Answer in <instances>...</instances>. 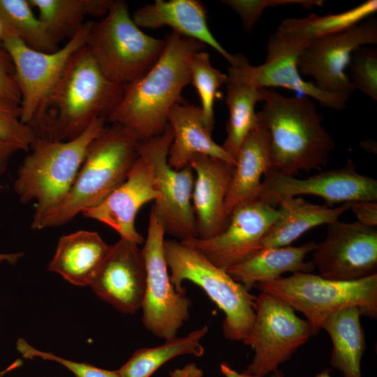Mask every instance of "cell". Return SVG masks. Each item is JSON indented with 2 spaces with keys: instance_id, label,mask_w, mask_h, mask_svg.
<instances>
[{
  "instance_id": "cell-46",
  "label": "cell",
  "mask_w": 377,
  "mask_h": 377,
  "mask_svg": "<svg viewBox=\"0 0 377 377\" xmlns=\"http://www.w3.org/2000/svg\"><path fill=\"white\" fill-rule=\"evenodd\" d=\"M2 36H3V28H2L1 23L0 22V42H1Z\"/></svg>"
},
{
  "instance_id": "cell-21",
  "label": "cell",
  "mask_w": 377,
  "mask_h": 377,
  "mask_svg": "<svg viewBox=\"0 0 377 377\" xmlns=\"http://www.w3.org/2000/svg\"><path fill=\"white\" fill-rule=\"evenodd\" d=\"M132 19L139 28L157 29L168 26L183 36L207 45L230 64L237 55L227 52L212 34L204 5L197 0H156L135 10Z\"/></svg>"
},
{
  "instance_id": "cell-9",
  "label": "cell",
  "mask_w": 377,
  "mask_h": 377,
  "mask_svg": "<svg viewBox=\"0 0 377 377\" xmlns=\"http://www.w3.org/2000/svg\"><path fill=\"white\" fill-rule=\"evenodd\" d=\"M172 140L173 131L168 124L160 135L138 142V151L150 169L159 194L151 211L165 234L182 241L198 237L192 206L195 175L190 166L177 170L168 165Z\"/></svg>"
},
{
  "instance_id": "cell-19",
  "label": "cell",
  "mask_w": 377,
  "mask_h": 377,
  "mask_svg": "<svg viewBox=\"0 0 377 377\" xmlns=\"http://www.w3.org/2000/svg\"><path fill=\"white\" fill-rule=\"evenodd\" d=\"M377 10V1L368 0L346 11L283 20L267 43V58L295 57L316 40L368 18Z\"/></svg>"
},
{
  "instance_id": "cell-8",
  "label": "cell",
  "mask_w": 377,
  "mask_h": 377,
  "mask_svg": "<svg viewBox=\"0 0 377 377\" xmlns=\"http://www.w3.org/2000/svg\"><path fill=\"white\" fill-rule=\"evenodd\" d=\"M256 287L303 313L313 335L321 330L329 316L349 306L358 307L369 318L377 317V274L345 281L300 272Z\"/></svg>"
},
{
  "instance_id": "cell-35",
  "label": "cell",
  "mask_w": 377,
  "mask_h": 377,
  "mask_svg": "<svg viewBox=\"0 0 377 377\" xmlns=\"http://www.w3.org/2000/svg\"><path fill=\"white\" fill-rule=\"evenodd\" d=\"M36 138L31 127L21 120L20 105L0 97V139L28 151Z\"/></svg>"
},
{
  "instance_id": "cell-1",
  "label": "cell",
  "mask_w": 377,
  "mask_h": 377,
  "mask_svg": "<svg viewBox=\"0 0 377 377\" xmlns=\"http://www.w3.org/2000/svg\"><path fill=\"white\" fill-rule=\"evenodd\" d=\"M124 88L104 74L86 44L72 56L29 126L36 138L74 139L95 120L107 119Z\"/></svg>"
},
{
  "instance_id": "cell-22",
  "label": "cell",
  "mask_w": 377,
  "mask_h": 377,
  "mask_svg": "<svg viewBox=\"0 0 377 377\" xmlns=\"http://www.w3.org/2000/svg\"><path fill=\"white\" fill-rule=\"evenodd\" d=\"M168 121L173 131L168 163L173 169L190 166L191 160L198 155L220 158L235 165V160L213 140L212 131L207 126L200 107L178 103L171 109Z\"/></svg>"
},
{
  "instance_id": "cell-13",
  "label": "cell",
  "mask_w": 377,
  "mask_h": 377,
  "mask_svg": "<svg viewBox=\"0 0 377 377\" xmlns=\"http://www.w3.org/2000/svg\"><path fill=\"white\" fill-rule=\"evenodd\" d=\"M281 216L279 207L256 198L234 207L219 235L181 242L201 253L216 267L227 270L256 253L263 237Z\"/></svg>"
},
{
  "instance_id": "cell-5",
  "label": "cell",
  "mask_w": 377,
  "mask_h": 377,
  "mask_svg": "<svg viewBox=\"0 0 377 377\" xmlns=\"http://www.w3.org/2000/svg\"><path fill=\"white\" fill-rule=\"evenodd\" d=\"M106 119L95 120L77 138L54 141L36 138L31 152L24 158L13 188L24 204L36 202L33 219L52 209L66 195L84 158L90 143L105 127Z\"/></svg>"
},
{
  "instance_id": "cell-20",
  "label": "cell",
  "mask_w": 377,
  "mask_h": 377,
  "mask_svg": "<svg viewBox=\"0 0 377 377\" xmlns=\"http://www.w3.org/2000/svg\"><path fill=\"white\" fill-rule=\"evenodd\" d=\"M189 165L195 175L192 206L198 237L209 239L221 233L228 223L225 201L235 165L205 155L194 156Z\"/></svg>"
},
{
  "instance_id": "cell-41",
  "label": "cell",
  "mask_w": 377,
  "mask_h": 377,
  "mask_svg": "<svg viewBox=\"0 0 377 377\" xmlns=\"http://www.w3.org/2000/svg\"><path fill=\"white\" fill-rule=\"evenodd\" d=\"M18 150L14 145L0 139V175L6 171L10 156Z\"/></svg>"
},
{
  "instance_id": "cell-40",
  "label": "cell",
  "mask_w": 377,
  "mask_h": 377,
  "mask_svg": "<svg viewBox=\"0 0 377 377\" xmlns=\"http://www.w3.org/2000/svg\"><path fill=\"white\" fill-rule=\"evenodd\" d=\"M170 377H203L202 369L194 362L186 364L182 368H177L169 372Z\"/></svg>"
},
{
  "instance_id": "cell-42",
  "label": "cell",
  "mask_w": 377,
  "mask_h": 377,
  "mask_svg": "<svg viewBox=\"0 0 377 377\" xmlns=\"http://www.w3.org/2000/svg\"><path fill=\"white\" fill-rule=\"evenodd\" d=\"M220 370L224 377H258L246 372V371L241 373L238 372L226 362H222L220 364Z\"/></svg>"
},
{
  "instance_id": "cell-38",
  "label": "cell",
  "mask_w": 377,
  "mask_h": 377,
  "mask_svg": "<svg viewBox=\"0 0 377 377\" xmlns=\"http://www.w3.org/2000/svg\"><path fill=\"white\" fill-rule=\"evenodd\" d=\"M0 97L20 105L21 96L13 61L0 42Z\"/></svg>"
},
{
  "instance_id": "cell-31",
  "label": "cell",
  "mask_w": 377,
  "mask_h": 377,
  "mask_svg": "<svg viewBox=\"0 0 377 377\" xmlns=\"http://www.w3.org/2000/svg\"><path fill=\"white\" fill-rule=\"evenodd\" d=\"M208 327L193 330L184 337H175L165 340L159 346L139 348L117 371L120 377H150L169 360L185 355L200 357L205 354L202 339Z\"/></svg>"
},
{
  "instance_id": "cell-23",
  "label": "cell",
  "mask_w": 377,
  "mask_h": 377,
  "mask_svg": "<svg viewBox=\"0 0 377 377\" xmlns=\"http://www.w3.org/2000/svg\"><path fill=\"white\" fill-rule=\"evenodd\" d=\"M237 57L236 62L230 66L257 87L286 88L313 98L322 105L334 110H343L347 107L350 94L327 92L318 89L314 83L302 79L295 57L266 59L260 65L252 66L241 54Z\"/></svg>"
},
{
  "instance_id": "cell-18",
  "label": "cell",
  "mask_w": 377,
  "mask_h": 377,
  "mask_svg": "<svg viewBox=\"0 0 377 377\" xmlns=\"http://www.w3.org/2000/svg\"><path fill=\"white\" fill-rule=\"evenodd\" d=\"M158 197L153 175L139 156L125 181L99 204L82 214L110 227L121 239L140 245L145 239L136 230L135 217L143 205Z\"/></svg>"
},
{
  "instance_id": "cell-7",
  "label": "cell",
  "mask_w": 377,
  "mask_h": 377,
  "mask_svg": "<svg viewBox=\"0 0 377 377\" xmlns=\"http://www.w3.org/2000/svg\"><path fill=\"white\" fill-rule=\"evenodd\" d=\"M165 45V39L149 36L136 25L124 1H114L103 18L94 23L87 43L104 74L124 86L146 74Z\"/></svg>"
},
{
  "instance_id": "cell-15",
  "label": "cell",
  "mask_w": 377,
  "mask_h": 377,
  "mask_svg": "<svg viewBox=\"0 0 377 377\" xmlns=\"http://www.w3.org/2000/svg\"><path fill=\"white\" fill-rule=\"evenodd\" d=\"M376 44L377 20L368 17L311 44L297 56V66L318 89L351 94L354 89L345 70L352 54L360 47Z\"/></svg>"
},
{
  "instance_id": "cell-24",
  "label": "cell",
  "mask_w": 377,
  "mask_h": 377,
  "mask_svg": "<svg viewBox=\"0 0 377 377\" xmlns=\"http://www.w3.org/2000/svg\"><path fill=\"white\" fill-rule=\"evenodd\" d=\"M110 248L96 232L79 230L60 237L49 271L75 286H89Z\"/></svg>"
},
{
  "instance_id": "cell-37",
  "label": "cell",
  "mask_w": 377,
  "mask_h": 377,
  "mask_svg": "<svg viewBox=\"0 0 377 377\" xmlns=\"http://www.w3.org/2000/svg\"><path fill=\"white\" fill-rule=\"evenodd\" d=\"M17 349L27 359L39 357L45 360L57 362L66 367L76 377H120L117 370H106L87 363L66 360L51 353L39 350L22 339H18Z\"/></svg>"
},
{
  "instance_id": "cell-28",
  "label": "cell",
  "mask_w": 377,
  "mask_h": 377,
  "mask_svg": "<svg viewBox=\"0 0 377 377\" xmlns=\"http://www.w3.org/2000/svg\"><path fill=\"white\" fill-rule=\"evenodd\" d=\"M362 315L358 307L349 306L331 314L322 325L332 342L330 363L343 377H362L361 361L366 346Z\"/></svg>"
},
{
  "instance_id": "cell-26",
  "label": "cell",
  "mask_w": 377,
  "mask_h": 377,
  "mask_svg": "<svg viewBox=\"0 0 377 377\" xmlns=\"http://www.w3.org/2000/svg\"><path fill=\"white\" fill-rule=\"evenodd\" d=\"M314 242L300 246L263 249L226 270L249 290L254 286L272 281L286 272H311L315 268L306 255L316 247Z\"/></svg>"
},
{
  "instance_id": "cell-32",
  "label": "cell",
  "mask_w": 377,
  "mask_h": 377,
  "mask_svg": "<svg viewBox=\"0 0 377 377\" xmlns=\"http://www.w3.org/2000/svg\"><path fill=\"white\" fill-rule=\"evenodd\" d=\"M0 22L3 34L13 35L32 49L52 52L59 48L28 0H0Z\"/></svg>"
},
{
  "instance_id": "cell-45",
  "label": "cell",
  "mask_w": 377,
  "mask_h": 377,
  "mask_svg": "<svg viewBox=\"0 0 377 377\" xmlns=\"http://www.w3.org/2000/svg\"><path fill=\"white\" fill-rule=\"evenodd\" d=\"M279 373H280V371L278 370L274 373L270 374L269 375V377H279Z\"/></svg>"
},
{
  "instance_id": "cell-2",
  "label": "cell",
  "mask_w": 377,
  "mask_h": 377,
  "mask_svg": "<svg viewBox=\"0 0 377 377\" xmlns=\"http://www.w3.org/2000/svg\"><path fill=\"white\" fill-rule=\"evenodd\" d=\"M164 39L158 60L142 77L124 86L119 103L106 119L138 142L163 133L171 109L184 102L182 91L191 83L190 59L205 46L174 31Z\"/></svg>"
},
{
  "instance_id": "cell-16",
  "label": "cell",
  "mask_w": 377,
  "mask_h": 377,
  "mask_svg": "<svg viewBox=\"0 0 377 377\" xmlns=\"http://www.w3.org/2000/svg\"><path fill=\"white\" fill-rule=\"evenodd\" d=\"M320 276L356 281L377 274V230L358 222L337 220L327 225V234L312 251Z\"/></svg>"
},
{
  "instance_id": "cell-4",
  "label": "cell",
  "mask_w": 377,
  "mask_h": 377,
  "mask_svg": "<svg viewBox=\"0 0 377 377\" xmlns=\"http://www.w3.org/2000/svg\"><path fill=\"white\" fill-rule=\"evenodd\" d=\"M138 142L121 126H105L88 147L66 195L57 206L32 219L31 228L64 225L99 204L126 179L139 157Z\"/></svg>"
},
{
  "instance_id": "cell-14",
  "label": "cell",
  "mask_w": 377,
  "mask_h": 377,
  "mask_svg": "<svg viewBox=\"0 0 377 377\" xmlns=\"http://www.w3.org/2000/svg\"><path fill=\"white\" fill-rule=\"evenodd\" d=\"M263 176L258 198L275 207L282 198L300 195L320 197L330 207L360 200H377L376 179L359 173L351 159L342 167L322 171L306 179L272 169L267 170Z\"/></svg>"
},
{
  "instance_id": "cell-43",
  "label": "cell",
  "mask_w": 377,
  "mask_h": 377,
  "mask_svg": "<svg viewBox=\"0 0 377 377\" xmlns=\"http://www.w3.org/2000/svg\"><path fill=\"white\" fill-rule=\"evenodd\" d=\"M23 256V253H0V263L6 262L10 265H15L19 259Z\"/></svg>"
},
{
  "instance_id": "cell-25",
  "label": "cell",
  "mask_w": 377,
  "mask_h": 377,
  "mask_svg": "<svg viewBox=\"0 0 377 377\" xmlns=\"http://www.w3.org/2000/svg\"><path fill=\"white\" fill-rule=\"evenodd\" d=\"M352 202L330 207L313 204L300 197L279 200L281 216L262 239L260 250L290 246L310 229L339 220L350 209Z\"/></svg>"
},
{
  "instance_id": "cell-33",
  "label": "cell",
  "mask_w": 377,
  "mask_h": 377,
  "mask_svg": "<svg viewBox=\"0 0 377 377\" xmlns=\"http://www.w3.org/2000/svg\"><path fill=\"white\" fill-rule=\"evenodd\" d=\"M189 70L191 83L198 91L206 124L212 131L214 125V100L219 88L226 84L227 75L212 66L209 54L203 50L191 57Z\"/></svg>"
},
{
  "instance_id": "cell-39",
  "label": "cell",
  "mask_w": 377,
  "mask_h": 377,
  "mask_svg": "<svg viewBox=\"0 0 377 377\" xmlns=\"http://www.w3.org/2000/svg\"><path fill=\"white\" fill-rule=\"evenodd\" d=\"M350 209H351L355 214L357 222L367 227L376 228V200H360L353 202Z\"/></svg>"
},
{
  "instance_id": "cell-11",
  "label": "cell",
  "mask_w": 377,
  "mask_h": 377,
  "mask_svg": "<svg viewBox=\"0 0 377 377\" xmlns=\"http://www.w3.org/2000/svg\"><path fill=\"white\" fill-rule=\"evenodd\" d=\"M255 321L244 343L254 352L244 370L258 377H265L278 371L313 335L306 319L281 300L261 292L255 301Z\"/></svg>"
},
{
  "instance_id": "cell-36",
  "label": "cell",
  "mask_w": 377,
  "mask_h": 377,
  "mask_svg": "<svg viewBox=\"0 0 377 377\" xmlns=\"http://www.w3.org/2000/svg\"><path fill=\"white\" fill-rule=\"evenodd\" d=\"M240 17L246 31H251L268 8L297 5L304 8L321 6L322 0H224L221 1Z\"/></svg>"
},
{
  "instance_id": "cell-27",
  "label": "cell",
  "mask_w": 377,
  "mask_h": 377,
  "mask_svg": "<svg viewBox=\"0 0 377 377\" xmlns=\"http://www.w3.org/2000/svg\"><path fill=\"white\" fill-rule=\"evenodd\" d=\"M225 201L227 217L237 205L258 198L261 178L271 169L270 154L265 131L260 126L242 142L235 158Z\"/></svg>"
},
{
  "instance_id": "cell-6",
  "label": "cell",
  "mask_w": 377,
  "mask_h": 377,
  "mask_svg": "<svg viewBox=\"0 0 377 377\" xmlns=\"http://www.w3.org/2000/svg\"><path fill=\"white\" fill-rule=\"evenodd\" d=\"M164 253L176 290L186 291L183 283L186 281L199 286L224 313V337L230 341L244 342L255 321L256 297L226 270L181 241L165 239Z\"/></svg>"
},
{
  "instance_id": "cell-10",
  "label": "cell",
  "mask_w": 377,
  "mask_h": 377,
  "mask_svg": "<svg viewBox=\"0 0 377 377\" xmlns=\"http://www.w3.org/2000/svg\"><path fill=\"white\" fill-rule=\"evenodd\" d=\"M165 235L151 211L147 237L141 249L146 270L142 322L152 334L167 340L176 337L189 318L191 301L186 291L177 290L172 283L164 253Z\"/></svg>"
},
{
  "instance_id": "cell-44",
  "label": "cell",
  "mask_w": 377,
  "mask_h": 377,
  "mask_svg": "<svg viewBox=\"0 0 377 377\" xmlns=\"http://www.w3.org/2000/svg\"><path fill=\"white\" fill-rule=\"evenodd\" d=\"M279 377H284L281 371H280ZM314 377H332V376L330 375V370L329 369H326L325 370H323V371L316 374Z\"/></svg>"
},
{
  "instance_id": "cell-12",
  "label": "cell",
  "mask_w": 377,
  "mask_h": 377,
  "mask_svg": "<svg viewBox=\"0 0 377 377\" xmlns=\"http://www.w3.org/2000/svg\"><path fill=\"white\" fill-rule=\"evenodd\" d=\"M94 23L85 22L62 47L52 52L36 50L13 35L3 34L1 43L15 70L23 123L30 125L40 105L59 80L72 56L87 44Z\"/></svg>"
},
{
  "instance_id": "cell-30",
  "label": "cell",
  "mask_w": 377,
  "mask_h": 377,
  "mask_svg": "<svg viewBox=\"0 0 377 377\" xmlns=\"http://www.w3.org/2000/svg\"><path fill=\"white\" fill-rule=\"evenodd\" d=\"M38 11V18L51 37L59 43L71 38L85 23L88 15L105 16L112 0H28Z\"/></svg>"
},
{
  "instance_id": "cell-17",
  "label": "cell",
  "mask_w": 377,
  "mask_h": 377,
  "mask_svg": "<svg viewBox=\"0 0 377 377\" xmlns=\"http://www.w3.org/2000/svg\"><path fill=\"white\" fill-rule=\"evenodd\" d=\"M146 284V270L139 245L119 239L97 270L90 286L104 302L123 313L141 309Z\"/></svg>"
},
{
  "instance_id": "cell-3",
  "label": "cell",
  "mask_w": 377,
  "mask_h": 377,
  "mask_svg": "<svg viewBox=\"0 0 377 377\" xmlns=\"http://www.w3.org/2000/svg\"><path fill=\"white\" fill-rule=\"evenodd\" d=\"M263 92L257 120L267 137L271 169L293 176L325 166L335 142L311 98L287 97L265 88Z\"/></svg>"
},
{
  "instance_id": "cell-34",
  "label": "cell",
  "mask_w": 377,
  "mask_h": 377,
  "mask_svg": "<svg viewBox=\"0 0 377 377\" xmlns=\"http://www.w3.org/2000/svg\"><path fill=\"white\" fill-rule=\"evenodd\" d=\"M348 78L355 89H358L373 101H377V50L373 46H362L352 54Z\"/></svg>"
},
{
  "instance_id": "cell-29",
  "label": "cell",
  "mask_w": 377,
  "mask_h": 377,
  "mask_svg": "<svg viewBox=\"0 0 377 377\" xmlns=\"http://www.w3.org/2000/svg\"><path fill=\"white\" fill-rule=\"evenodd\" d=\"M226 75V103L229 117L221 146L235 160L242 142L258 125L255 105L263 101V88L247 81L230 66Z\"/></svg>"
}]
</instances>
